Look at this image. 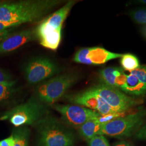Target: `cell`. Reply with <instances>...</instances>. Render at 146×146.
Listing matches in <instances>:
<instances>
[{"label": "cell", "mask_w": 146, "mask_h": 146, "mask_svg": "<svg viewBox=\"0 0 146 146\" xmlns=\"http://www.w3.org/2000/svg\"><path fill=\"white\" fill-rule=\"evenodd\" d=\"M99 96L116 113L123 114L126 111L141 104V100L126 95L120 90L101 84L89 89Z\"/></svg>", "instance_id": "52a82bcc"}, {"label": "cell", "mask_w": 146, "mask_h": 146, "mask_svg": "<svg viewBox=\"0 0 146 146\" xmlns=\"http://www.w3.org/2000/svg\"><path fill=\"white\" fill-rule=\"evenodd\" d=\"M11 81V76L5 72L0 69V84H7Z\"/></svg>", "instance_id": "7402d4cb"}, {"label": "cell", "mask_w": 146, "mask_h": 146, "mask_svg": "<svg viewBox=\"0 0 146 146\" xmlns=\"http://www.w3.org/2000/svg\"><path fill=\"white\" fill-rule=\"evenodd\" d=\"M14 138L11 135L8 138L0 141V146H14Z\"/></svg>", "instance_id": "603a6c76"}, {"label": "cell", "mask_w": 146, "mask_h": 146, "mask_svg": "<svg viewBox=\"0 0 146 146\" xmlns=\"http://www.w3.org/2000/svg\"><path fill=\"white\" fill-rule=\"evenodd\" d=\"M10 32H11V30L8 29L6 31L0 33V42H1L2 40H3L9 35H10L11 34Z\"/></svg>", "instance_id": "484cf974"}, {"label": "cell", "mask_w": 146, "mask_h": 146, "mask_svg": "<svg viewBox=\"0 0 146 146\" xmlns=\"http://www.w3.org/2000/svg\"><path fill=\"white\" fill-rule=\"evenodd\" d=\"M76 3V1H68L37 27L35 31L36 36L43 47L52 50L58 49L61 41L63 24Z\"/></svg>", "instance_id": "7a4b0ae2"}, {"label": "cell", "mask_w": 146, "mask_h": 146, "mask_svg": "<svg viewBox=\"0 0 146 146\" xmlns=\"http://www.w3.org/2000/svg\"><path fill=\"white\" fill-rule=\"evenodd\" d=\"M123 70V69L120 67H108L101 70L99 76L102 84L115 88L116 79Z\"/></svg>", "instance_id": "9a60e30c"}, {"label": "cell", "mask_w": 146, "mask_h": 146, "mask_svg": "<svg viewBox=\"0 0 146 146\" xmlns=\"http://www.w3.org/2000/svg\"><path fill=\"white\" fill-rule=\"evenodd\" d=\"M102 124L99 117L89 120L79 127V133L81 136L89 141L96 136L101 135Z\"/></svg>", "instance_id": "4fadbf2b"}, {"label": "cell", "mask_w": 146, "mask_h": 146, "mask_svg": "<svg viewBox=\"0 0 146 146\" xmlns=\"http://www.w3.org/2000/svg\"><path fill=\"white\" fill-rule=\"evenodd\" d=\"M122 55V54L110 52L102 47L85 48L76 52L73 61L88 65H99L110 60L121 58Z\"/></svg>", "instance_id": "30bf717a"}, {"label": "cell", "mask_w": 146, "mask_h": 146, "mask_svg": "<svg viewBox=\"0 0 146 146\" xmlns=\"http://www.w3.org/2000/svg\"><path fill=\"white\" fill-rule=\"evenodd\" d=\"M136 138L140 140H146V124L136 132Z\"/></svg>", "instance_id": "cb8c5ba5"}, {"label": "cell", "mask_w": 146, "mask_h": 146, "mask_svg": "<svg viewBox=\"0 0 146 146\" xmlns=\"http://www.w3.org/2000/svg\"><path fill=\"white\" fill-rule=\"evenodd\" d=\"M141 34L146 38V25L142 27L141 29Z\"/></svg>", "instance_id": "83f0119b"}, {"label": "cell", "mask_w": 146, "mask_h": 146, "mask_svg": "<svg viewBox=\"0 0 146 146\" xmlns=\"http://www.w3.org/2000/svg\"><path fill=\"white\" fill-rule=\"evenodd\" d=\"M38 146H73L74 136L58 120L44 116L38 123Z\"/></svg>", "instance_id": "3957f363"}, {"label": "cell", "mask_w": 146, "mask_h": 146, "mask_svg": "<svg viewBox=\"0 0 146 146\" xmlns=\"http://www.w3.org/2000/svg\"><path fill=\"white\" fill-rule=\"evenodd\" d=\"M62 2L60 0H29L0 2V22L17 26L36 21Z\"/></svg>", "instance_id": "6da1fadb"}, {"label": "cell", "mask_w": 146, "mask_h": 146, "mask_svg": "<svg viewBox=\"0 0 146 146\" xmlns=\"http://www.w3.org/2000/svg\"><path fill=\"white\" fill-rule=\"evenodd\" d=\"M89 146H110L104 135H98L88 141Z\"/></svg>", "instance_id": "ffe728a7"}, {"label": "cell", "mask_w": 146, "mask_h": 146, "mask_svg": "<svg viewBox=\"0 0 146 146\" xmlns=\"http://www.w3.org/2000/svg\"><path fill=\"white\" fill-rule=\"evenodd\" d=\"M130 74L134 75L142 83L146 85V66H140L135 70L130 72Z\"/></svg>", "instance_id": "44dd1931"}, {"label": "cell", "mask_w": 146, "mask_h": 146, "mask_svg": "<svg viewBox=\"0 0 146 146\" xmlns=\"http://www.w3.org/2000/svg\"><path fill=\"white\" fill-rule=\"evenodd\" d=\"M145 115V111L140 110L133 114L116 117L102 125L101 135L116 137L131 135L139 129Z\"/></svg>", "instance_id": "8992f818"}, {"label": "cell", "mask_w": 146, "mask_h": 146, "mask_svg": "<svg viewBox=\"0 0 146 146\" xmlns=\"http://www.w3.org/2000/svg\"><path fill=\"white\" fill-rule=\"evenodd\" d=\"M127 94L140 96L146 94V85L134 75H127L125 85L121 90Z\"/></svg>", "instance_id": "5bb4252c"}, {"label": "cell", "mask_w": 146, "mask_h": 146, "mask_svg": "<svg viewBox=\"0 0 146 146\" xmlns=\"http://www.w3.org/2000/svg\"><path fill=\"white\" fill-rule=\"evenodd\" d=\"M140 3V4H143L146 5V0H140V1H137L136 2H134V3Z\"/></svg>", "instance_id": "f1b7e54d"}, {"label": "cell", "mask_w": 146, "mask_h": 146, "mask_svg": "<svg viewBox=\"0 0 146 146\" xmlns=\"http://www.w3.org/2000/svg\"><path fill=\"white\" fill-rule=\"evenodd\" d=\"M113 146H131L130 144L125 141H122L119 142L117 143H116Z\"/></svg>", "instance_id": "4316f807"}, {"label": "cell", "mask_w": 146, "mask_h": 146, "mask_svg": "<svg viewBox=\"0 0 146 146\" xmlns=\"http://www.w3.org/2000/svg\"><path fill=\"white\" fill-rule=\"evenodd\" d=\"M36 36L35 31L25 30L15 34H11L0 42V54L11 52L34 41Z\"/></svg>", "instance_id": "7c38bea8"}, {"label": "cell", "mask_w": 146, "mask_h": 146, "mask_svg": "<svg viewBox=\"0 0 146 146\" xmlns=\"http://www.w3.org/2000/svg\"><path fill=\"white\" fill-rule=\"evenodd\" d=\"M46 112L44 104L38 100L33 98L6 111L0 117V121L8 120L16 128L37 125L46 116Z\"/></svg>", "instance_id": "277c9868"}, {"label": "cell", "mask_w": 146, "mask_h": 146, "mask_svg": "<svg viewBox=\"0 0 146 146\" xmlns=\"http://www.w3.org/2000/svg\"><path fill=\"white\" fill-rule=\"evenodd\" d=\"M16 26H17L16 25L13 23L0 22V33L6 31L11 28Z\"/></svg>", "instance_id": "d4e9b609"}, {"label": "cell", "mask_w": 146, "mask_h": 146, "mask_svg": "<svg viewBox=\"0 0 146 146\" xmlns=\"http://www.w3.org/2000/svg\"><path fill=\"white\" fill-rule=\"evenodd\" d=\"M54 108L61 115L67 125L74 127H80L89 120L101 116L94 110L79 106L57 104Z\"/></svg>", "instance_id": "9c48e42d"}, {"label": "cell", "mask_w": 146, "mask_h": 146, "mask_svg": "<svg viewBox=\"0 0 146 146\" xmlns=\"http://www.w3.org/2000/svg\"><path fill=\"white\" fill-rule=\"evenodd\" d=\"M129 15L136 23L146 25V8H140L131 11Z\"/></svg>", "instance_id": "d6986e66"}, {"label": "cell", "mask_w": 146, "mask_h": 146, "mask_svg": "<svg viewBox=\"0 0 146 146\" xmlns=\"http://www.w3.org/2000/svg\"><path fill=\"white\" fill-rule=\"evenodd\" d=\"M30 130L26 127H17L13 131L14 138V146H29Z\"/></svg>", "instance_id": "2e32d148"}, {"label": "cell", "mask_w": 146, "mask_h": 146, "mask_svg": "<svg viewBox=\"0 0 146 146\" xmlns=\"http://www.w3.org/2000/svg\"><path fill=\"white\" fill-rule=\"evenodd\" d=\"M15 81L7 84H0V102L9 98L15 92Z\"/></svg>", "instance_id": "ac0fdd59"}, {"label": "cell", "mask_w": 146, "mask_h": 146, "mask_svg": "<svg viewBox=\"0 0 146 146\" xmlns=\"http://www.w3.org/2000/svg\"><path fill=\"white\" fill-rule=\"evenodd\" d=\"M78 80V75L67 73L52 78L39 85L37 99L43 104H51L61 98Z\"/></svg>", "instance_id": "5b68a950"}, {"label": "cell", "mask_w": 146, "mask_h": 146, "mask_svg": "<svg viewBox=\"0 0 146 146\" xmlns=\"http://www.w3.org/2000/svg\"><path fill=\"white\" fill-rule=\"evenodd\" d=\"M71 102L88 108L99 113L102 116L118 114L114 111L99 96L89 89L66 96Z\"/></svg>", "instance_id": "8fae6325"}, {"label": "cell", "mask_w": 146, "mask_h": 146, "mask_svg": "<svg viewBox=\"0 0 146 146\" xmlns=\"http://www.w3.org/2000/svg\"><path fill=\"white\" fill-rule=\"evenodd\" d=\"M120 62L123 69L130 72L135 70L140 66L138 58L131 54H123L121 58Z\"/></svg>", "instance_id": "e0dca14e"}, {"label": "cell", "mask_w": 146, "mask_h": 146, "mask_svg": "<svg viewBox=\"0 0 146 146\" xmlns=\"http://www.w3.org/2000/svg\"><path fill=\"white\" fill-rule=\"evenodd\" d=\"M25 72L28 82L35 84L56 74L59 72V68L50 59L38 58L29 62Z\"/></svg>", "instance_id": "ba28073f"}]
</instances>
